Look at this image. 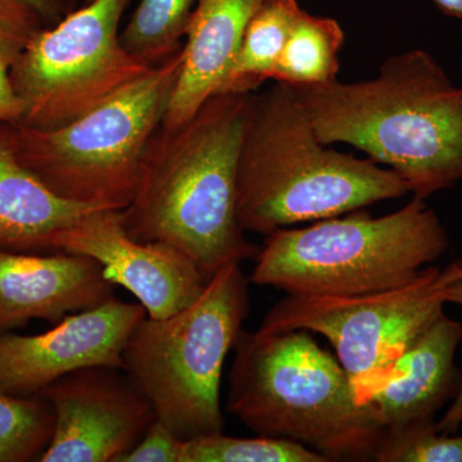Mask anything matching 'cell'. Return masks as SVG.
<instances>
[{
	"label": "cell",
	"instance_id": "1",
	"mask_svg": "<svg viewBox=\"0 0 462 462\" xmlns=\"http://www.w3.org/2000/svg\"><path fill=\"white\" fill-rule=\"evenodd\" d=\"M251 94H215L189 120L161 124L148 143L132 202L120 211L133 239L179 249L207 282L225 264L258 252L236 208Z\"/></svg>",
	"mask_w": 462,
	"mask_h": 462
},
{
	"label": "cell",
	"instance_id": "2",
	"mask_svg": "<svg viewBox=\"0 0 462 462\" xmlns=\"http://www.w3.org/2000/svg\"><path fill=\"white\" fill-rule=\"evenodd\" d=\"M293 89L319 141L360 149L415 199L462 181V89L427 51L389 57L372 80Z\"/></svg>",
	"mask_w": 462,
	"mask_h": 462
},
{
	"label": "cell",
	"instance_id": "3",
	"mask_svg": "<svg viewBox=\"0 0 462 462\" xmlns=\"http://www.w3.org/2000/svg\"><path fill=\"white\" fill-rule=\"evenodd\" d=\"M330 147L319 141L293 88L252 93L236 185L243 229L266 236L410 193L393 170Z\"/></svg>",
	"mask_w": 462,
	"mask_h": 462
},
{
	"label": "cell",
	"instance_id": "4",
	"mask_svg": "<svg viewBox=\"0 0 462 462\" xmlns=\"http://www.w3.org/2000/svg\"><path fill=\"white\" fill-rule=\"evenodd\" d=\"M233 351L226 410L248 430L300 443L328 462L375 461L384 428L312 333L242 330Z\"/></svg>",
	"mask_w": 462,
	"mask_h": 462
},
{
	"label": "cell",
	"instance_id": "5",
	"mask_svg": "<svg viewBox=\"0 0 462 462\" xmlns=\"http://www.w3.org/2000/svg\"><path fill=\"white\" fill-rule=\"evenodd\" d=\"M449 247L434 209L415 199L392 214L364 209L273 231L249 281L289 296H358L416 281Z\"/></svg>",
	"mask_w": 462,
	"mask_h": 462
},
{
	"label": "cell",
	"instance_id": "6",
	"mask_svg": "<svg viewBox=\"0 0 462 462\" xmlns=\"http://www.w3.org/2000/svg\"><path fill=\"white\" fill-rule=\"evenodd\" d=\"M240 263L221 267L202 294L169 318L144 319L124 349V372L176 436L223 433L221 378L249 312Z\"/></svg>",
	"mask_w": 462,
	"mask_h": 462
},
{
	"label": "cell",
	"instance_id": "7",
	"mask_svg": "<svg viewBox=\"0 0 462 462\" xmlns=\"http://www.w3.org/2000/svg\"><path fill=\"white\" fill-rule=\"evenodd\" d=\"M181 48L71 123L16 125L18 161L60 199L117 211L129 206L148 143L169 108Z\"/></svg>",
	"mask_w": 462,
	"mask_h": 462
},
{
	"label": "cell",
	"instance_id": "8",
	"mask_svg": "<svg viewBox=\"0 0 462 462\" xmlns=\"http://www.w3.org/2000/svg\"><path fill=\"white\" fill-rule=\"evenodd\" d=\"M130 2L88 0L32 39L11 74L23 105L17 125L63 126L147 74L153 66L127 53L121 42Z\"/></svg>",
	"mask_w": 462,
	"mask_h": 462
},
{
	"label": "cell",
	"instance_id": "9",
	"mask_svg": "<svg viewBox=\"0 0 462 462\" xmlns=\"http://www.w3.org/2000/svg\"><path fill=\"white\" fill-rule=\"evenodd\" d=\"M446 269L428 266L416 281L358 296H288L266 312L263 330H307L324 337L348 374L361 404L382 384L397 358L445 314Z\"/></svg>",
	"mask_w": 462,
	"mask_h": 462
},
{
	"label": "cell",
	"instance_id": "10",
	"mask_svg": "<svg viewBox=\"0 0 462 462\" xmlns=\"http://www.w3.org/2000/svg\"><path fill=\"white\" fill-rule=\"evenodd\" d=\"M38 394L54 413L41 462H120L156 419L147 397L115 367L76 370Z\"/></svg>",
	"mask_w": 462,
	"mask_h": 462
},
{
	"label": "cell",
	"instance_id": "11",
	"mask_svg": "<svg viewBox=\"0 0 462 462\" xmlns=\"http://www.w3.org/2000/svg\"><path fill=\"white\" fill-rule=\"evenodd\" d=\"M147 316L141 303L109 298L66 316L36 336H0V392L32 396L76 370L94 366L124 369V349Z\"/></svg>",
	"mask_w": 462,
	"mask_h": 462
},
{
	"label": "cell",
	"instance_id": "12",
	"mask_svg": "<svg viewBox=\"0 0 462 462\" xmlns=\"http://www.w3.org/2000/svg\"><path fill=\"white\" fill-rule=\"evenodd\" d=\"M53 251L96 260L109 281L134 294L152 319L181 311L207 284L199 267L179 249L133 239L117 209H94L81 216L54 236Z\"/></svg>",
	"mask_w": 462,
	"mask_h": 462
},
{
	"label": "cell",
	"instance_id": "13",
	"mask_svg": "<svg viewBox=\"0 0 462 462\" xmlns=\"http://www.w3.org/2000/svg\"><path fill=\"white\" fill-rule=\"evenodd\" d=\"M102 264L69 252L0 249V336L32 320L58 324L115 297Z\"/></svg>",
	"mask_w": 462,
	"mask_h": 462
},
{
	"label": "cell",
	"instance_id": "14",
	"mask_svg": "<svg viewBox=\"0 0 462 462\" xmlns=\"http://www.w3.org/2000/svg\"><path fill=\"white\" fill-rule=\"evenodd\" d=\"M461 342L462 325L443 314L404 349L365 403L385 433L434 420L454 400L462 382L455 361Z\"/></svg>",
	"mask_w": 462,
	"mask_h": 462
},
{
	"label": "cell",
	"instance_id": "15",
	"mask_svg": "<svg viewBox=\"0 0 462 462\" xmlns=\"http://www.w3.org/2000/svg\"><path fill=\"white\" fill-rule=\"evenodd\" d=\"M263 0H196L182 60L162 124H182L217 94L243 33Z\"/></svg>",
	"mask_w": 462,
	"mask_h": 462
},
{
	"label": "cell",
	"instance_id": "16",
	"mask_svg": "<svg viewBox=\"0 0 462 462\" xmlns=\"http://www.w3.org/2000/svg\"><path fill=\"white\" fill-rule=\"evenodd\" d=\"M16 124L0 123V249L51 254L53 239L99 207L60 199L18 161Z\"/></svg>",
	"mask_w": 462,
	"mask_h": 462
},
{
	"label": "cell",
	"instance_id": "17",
	"mask_svg": "<svg viewBox=\"0 0 462 462\" xmlns=\"http://www.w3.org/2000/svg\"><path fill=\"white\" fill-rule=\"evenodd\" d=\"M302 8L297 0H263L251 17L218 93H254L273 80L289 33Z\"/></svg>",
	"mask_w": 462,
	"mask_h": 462
},
{
	"label": "cell",
	"instance_id": "18",
	"mask_svg": "<svg viewBox=\"0 0 462 462\" xmlns=\"http://www.w3.org/2000/svg\"><path fill=\"white\" fill-rule=\"evenodd\" d=\"M345 32L338 21L300 12L291 27L273 80L291 88L338 80Z\"/></svg>",
	"mask_w": 462,
	"mask_h": 462
},
{
	"label": "cell",
	"instance_id": "19",
	"mask_svg": "<svg viewBox=\"0 0 462 462\" xmlns=\"http://www.w3.org/2000/svg\"><path fill=\"white\" fill-rule=\"evenodd\" d=\"M196 0H141L121 30V42L132 56L151 66L182 47Z\"/></svg>",
	"mask_w": 462,
	"mask_h": 462
},
{
	"label": "cell",
	"instance_id": "20",
	"mask_svg": "<svg viewBox=\"0 0 462 462\" xmlns=\"http://www.w3.org/2000/svg\"><path fill=\"white\" fill-rule=\"evenodd\" d=\"M54 413L41 394L0 392V462L39 460L53 434Z\"/></svg>",
	"mask_w": 462,
	"mask_h": 462
},
{
	"label": "cell",
	"instance_id": "21",
	"mask_svg": "<svg viewBox=\"0 0 462 462\" xmlns=\"http://www.w3.org/2000/svg\"><path fill=\"white\" fill-rule=\"evenodd\" d=\"M180 462H328L312 449L291 442L258 436L239 438L223 433L185 440Z\"/></svg>",
	"mask_w": 462,
	"mask_h": 462
},
{
	"label": "cell",
	"instance_id": "22",
	"mask_svg": "<svg viewBox=\"0 0 462 462\" xmlns=\"http://www.w3.org/2000/svg\"><path fill=\"white\" fill-rule=\"evenodd\" d=\"M45 27L50 26L26 0H0V123H20L23 105L12 87V69Z\"/></svg>",
	"mask_w": 462,
	"mask_h": 462
},
{
	"label": "cell",
	"instance_id": "23",
	"mask_svg": "<svg viewBox=\"0 0 462 462\" xmlns=\"http://www.w3.org/2000/svg\"><path fill=\"white\" fill-rule=\"evenodd\" d=\"M376 462H462V434L440 433L424 421L384 434Z\"/></svg>",
	"mask_w": 462,
	"mask_h": 462
},
{
	"label": "cell",
	"instance_id": "24",
	"mask_svg": "<svg viewBox=\"0 0 462 462\" xmlns=\"http://www.w3.org/2000/svg\"><path fill=\"white\" fill-rule=\"evenodd\" d=\"M184 442L156 418L142 439L120 462H180Z\"/></svg>",
	"mask_w": 462,
	"mask_h": 462
},
{
	"label": "cell",
	"instance_id": "25",
	"mask_svg": "<svg viewBox=\"0 0 462 462\" xmlns=\"http://www.w3.org/2000/svg\"><path fill=\"white\" fill-rule=\"evenodd\" d=\"M454 272H452L451 278L447 281L445 287L440 291L442 300H445L446 305L451 303L460 307L462 310V258L461 260L452 263ZM462 425V382L460 389L454 400H452L451 406L447 409L445 415L442 416L439 421H437V430L440 433L455 434Z\"/></svg>",
	"mask_w": 462,
	"mask_h": 462
},
{
	"label": "cell",
	"instance_id": "26",
	"mask_svg": "<svg viewBox=\"0 0 462 462\" xmlns=\"http://www.w3.org/2000/svg\"><path fill=\"white\" fill-rule=\"evenodd\" d=\"M26 2L38 9L48 26H53L78 8L79 0H26Z\"/></svg>",
	"mask_w": 462,
	"mask_h": 462
},
{
	"label": "cell",
	"instance_id": "27",
	"mask_svg": "<svg viewBox=\"0 0 462 462\" xmlns=\"http://www.w3.org/2000/svg\"><path fill=\"white\" fill-rule=\"evenodd\" d=\"M433 2L447 16L462 21V0H433Z\"/></svg>",
	"mask_w": 462,
	"mask_h": 462
}]
</instances>
